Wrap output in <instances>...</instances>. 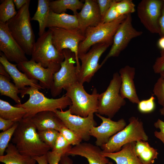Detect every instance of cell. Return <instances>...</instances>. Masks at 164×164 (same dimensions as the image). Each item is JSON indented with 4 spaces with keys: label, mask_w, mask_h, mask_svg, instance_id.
Instances as JSON below:
<instances>
[{
    "label": "cell",
    "mask_w": 164,
    "mask_h": 164,
    "mask_svg": "<svg viewBox=\"0 0 164 164\" xmlns=\"http://www.w3.org/2000/svg\"><path fill=\"white\" fill-rule=\"evenodd\" d=\"M78 22L76 15L65 13L57 14L50 11L46 28L57 27L66 29L78 28Z\"/></svg>",
    "instance_id": "obj_25"
},
{
    "label": "cell",
    "mask_w": 164,
    "mask_h": 164,
    "mask_svg": "<svg viewBox=\"0 0 164 164\" xmlns=\"http://www.w3.org/2000/svg\"><path fill=\"white\" fill-rule=\"evenodd\" d=\"M27 113L24 108L12 106L6 101L0 99V117L18 122Z\"/></svg>",
    "instance_id": "obj_28"
},
{
    "label": "cell",
    "mask_w": 164,
    "mask_h": 164,
    "mask_svg": "<svg viewBox=\"0 0 164 164\" xmlns=\"http://www.w3.org/2000/svg\"><path fill=\"white\" fill-rule=\"evenodd\" d=\"M153 92L159 104L164 107V78L160 76L155 84Z\"/></svg>",
    "instance_id": "obj_38"
},
{
    "label": "cell",
    "mask_w": 164,
    "mask_h": 164,
    "mask_svg": "<svg viewBox=\"0 0 164 164\" xmlns=\"http://www.w3.org/2000/svg\"><path fill=\"white\" fill-rule=\"evenodd\" d=\"M157 45L160 50H164V36L160 37L157 43Z\"/></svg>",
    "instance_id": "obj_48"
},
{
    "label": "cell",
    "mask_w": 164,
    "mask_h": 164,
    "mask_svg": "<svg viewBox=\"0 0 164 164\" xmlns=\"http://www.w3.org/2000/svg\"><path fill=\"white\" fill-rule=\"evenodd\" d=\"M65 95L70 99L72 104L69 109L71 114L83 117L97 113L98 108L99 94L94 89L91 94L87 93L83 84L79 81L65 89Z\"/></svg>",
    "instance_id": "obj_4"
},
{
    "label": "cell",
    "mask_w": 164,
    "mask_h": 164,
    "mask_svg": "<svg viewBox=\"0 0 164 164\" xmlns=\"http://www.w3.org/2000/svg\"><path fill=\"white\" fill-rule=\"evenodd\" d=\"M127 15L121 16L111 22L102 23L88 28L84 33L85 38L79 45L78 55L87 52L91 47L100 43L111 46L114 36Z\"/></svg>",
    "instance_id": "obj_6"
},
{
    "label": "cell",
    "mask_w": 164,
    "mask_h": 164,
    "mask_svg": "<svg viewBox=\"0 0 164 164\" xmlns=\"http://www.w3.org/2000/svg\"><path fill=\"white\" fill-rule=\"evenodd\" d=\"M0 75L11 78L10 75L7 72L4 67L0 63Z\"/></svg>",
    "instance_id": "obj_49"
},
{
    "label": "cell",
    "mask_w": 164,
    "mask_h": 164,
    "mask_svg": "<svg viewBox=\"0 0 164 164\" xmlns=\"http://www.w3.org/2000/svg\"><path fill=\"white\" fill-rule=\"evenodd\" d=\"M142 34V31L137 30L133 26L131 14L127 15L114 36L110 51L100 64L101 66L110 58L118 56L132 39Z\"/></svg>",
    "instance_id": "obj_12"
},
{
    "label": "cell",
    "mask_w": 164,
    "mask_h": 164,
    "mask_svg": "<svg viewBox=\"0 0 164 164\" xmlns=\"http://www.w3.org/2000/svg\"><path fill=\"white\" fill-rule=\"evenodd\" d=\"M64 56L63 61L60 63V70L54 73L51 94L53 97L59 95L63 89H65L78 81V72L74 53L68 49L63 50Z\"/></svg>",
    "instance_id": "obj_9"
},
{
    "label": "cell",
    "mask_w": 164,
    "mask_h": 164,
    "mask_svg": "<svg viewBox=\"0 0 164 164\" xmlns=\"http://www.w3.org/2000/svg\"><path fill=\"white\" fill-rule=\"evenodd\" d=\"M160 56L156 59L152 66L154 72L159 73L164 70V50L160 51Z\"/></svg>",
    "instance_id": "obj_40"
},
{
    "label": "cell",
    "mask_w": 164,
    "mask_h": 164,
    "mask_svg": "<svg viewBox=\"0 0 164 164\" xmlns=\"http://www.w3.org/2000/svg\"><path fill=\"white\" fill-rule=\"evenodd\" d=\"M52 42L57 50L63 52L64 49H68L73 53L76 56L78 73L80 67L78 58V50L80 43L84 39V34L78 28L66 29L57 27H50Z\"/></svg>",
    "instance_id": "obj_10"
},
{
    "label": "cell",
    "mask_w": 164,
    "mask_h": 164,
    "mask_svg": "<svg viewBox=\"0 0 164 164\" xmlns=\"http://www.w3.org/2000/svg\"><path fill=\"white\" fill-rule=\"evenodd\" d=\"M102 19L116 0H97Z\"/></svg>",
    "instance_id": "obj_39"
},
{
    "label": "cell",
    "mask_w": 164,
    "mask_h": 164,
    "mask_svg": "<svg viewBox=\"0 0 164 164\" xmlns=\"http://www.w3.org/2000/svg\"><path fill=\"white\" fill-rule=\"evenodd\" d=\"M110 46L106 43H98L92 46L87 52L78 55L81 63L77 75L79 82L83 84L91 81L102 67L99 63L100 58Z\"/></svg>",
    "instance_id": "obj_11"
},
{
    "label": "cell",
    "mask_w": 164,
    "mask_h": 164,
    "mask_svg": "<svg viewBox=\"0 0 164 164\" xmlns=\"http://www.w3.org/2000/svg\"><path fill=\"white\" fill-rule=\"evenodd\" d=\"M0 50L10 62L18 64L28 60L25 52L10 33L6 23L0 22Z\"/></svg>",
    "instance_id": "obj_16"
},
{
    "label": "cell",
    "mask_w": 164,
    "mask_h": 164,
    "mask_svg": "<svg viewBox=\"0 0 164 164\" xmlns=\"http://www.w3.org/2000/svg\"><path fill=\"white\" fill-rule=\"evenodd\" d=\"M108 164H113V163L112 162L109 161Z\"/></svg>",
    "instance_id": "obj_52"
},
{
    "label": "cell",
    "mask_w": 164,
    "mask_h": 164,
    "mask_svg": "<svg viewBox=\"0 0 164 164\" xmlns=\"http://www.w3.org/2000/svg\"><path fill=\"white\" fill-rule=\"evenodd\" d=\"M100 147L90 143L83 142L71 148L66 155H79L87 159L89 164H108L107 157L103 156Z\"/></svg>",
    "instance_id": "obj_19"
},
{
    "label": "cell",
    "mask_w": 164,
    "mask_h": 164,
    "mask_svg": "<svg viewBox=\"0 0 164 164\" xmlns=\"http://www.w3.org/2000/svg\"><path fill=\"white\" fill-rule=\"evenodd\" d=\"M136 142L127 143L122 147L120 150L113 153H104L103 156L114 160L116 164H142L135 151Z\"/></svg>",
    "instance_id": "obj_23"
},
{
    "label": "cell",
    "mask_w": 164,
    "mask_h": 164,
    "mask_svg": "<svg viewBox=\"0 0 164 164\" xmlns=\"http://www.w3.org/2000/svg\"><path fill=\"white\" fill-rule=\"evenodd\" d=\"M31 59L45 68H60L64 59L63 52L59 51L53 45L50 29L39 36L34 45Z\"/></svg>",
    "instance_id": "obj_7"
},
{
    "label": "cell",
    "mask_w": 164,
    "mask_h": 164,
    "mask_svg": "<svg viewBox=\"0 0 164 164\" xmlns=\"http://www.w3.org/2000/svg\"><path fill=\"white\" fill-rule=\"evenodd\" d=\"M159 34L160 37L164 36V0L161 10V16L159 19Z\"/></svg>",
    "instance_id": "obj_44"
},
{
    "label": "cell",
    "mask_w": 164,
    "mask_h": 164,
    "mask_svg": "<svg viewBox=\"0 0 164 164\" xmlns=\"http://www.w3.org/2000/svg\"><path fill=\"white\" fill-rule=\"evenodd\" d=\"M37 132L41 141L53 149L59 132L55 129H49L38 130Z\"/></svg>",
    "instance_id": "obj_33"
},
{
    "label": "cell",
    "mask_w": 164,
    "mask_h": 164,
    "mask_svg": "<svg viewBox=\"0 0 164 164\" xmlns=\"http://www.w3.org/2000/svg\"><path fill=\"white\" fill-rule=\"evenodd\" d=\"M135 11V5L132 0H116L102 19V23L113 21L119 17L132 14Z\"/></svg>",
    "instance_id": "obj_24"
},
{
    "label": "cell",
    "mask_w": 164,
    "mask_h": 164,
    "mask_svg": "<svg viewBox=\"0 0 164 164\" xmlns=\"http://www.w3.org/2000/svg\"><path fill=\"white\" fill-rule=\"evenodd\" d=\"M5 155L0 156V162L5 164H36L37 162L33 158L22 155L12 143L9 144Z\"/></svg>",
    "instance_id": "obj_26"
},
{
    "label": "cell",
    "mask_w": 164,
    "mask_h": 164,
    "mask_svg": "<svg viewBox=\"0 0 164 164\" xmlns=\"http://www.w3.org/2000/svg\"><path fill=\"white\" fill-rule=\"evenodd\" d=\"M30 119L38 131L53 129L59 132L65 125L56 113L51 111L39 112Z\"/></svg>",
    "instance_id": "obj_22"
},
{
    "label": "cell",
    "mask_w": 164,
    "mask_h": 164,
    "mask_svg": "<svg viewBox=\"0 0 164 164\" xmlns=\"http://www.w3.org/2000/svg\"><path fill=\"white\" fill-rule=\"evenodd\" d=\"M19 70L25 74L28 77L39 81L43 88L50 89L52 84L53 75L60 69L45 68L32 59L17 64Z\"/></svg>",
    "instance_id": "obj_15"
},
{
    "label": "cell",
    "mask_w": 164,
    "mask_h": 164,
    "mask_svg": "<svg viewBox=\"0 0 164 164\" xmlns=\"http://www.w3.org/2000/svg\"><path fill=\"white\" fill-rule=\"evenodd\" d=\"M84 3L79 0H57L50 1V10L53 12L60 14L65 13L67 9H70L77 15V11L81 10Z\"/></svg>",
    "instance_id": "obj_29"
},
{
    "label": "cell",
    "mask_w": 164,
    "mask_h": 164,
    "mask_svg": "<svg viewBox=\"0 0 164 164\" xmlns=\"http://www.w3.org/2000/svg\"><path fill=\"white\" fill-rule=\"evenodd\" d=\"M38 164H48V162L46 154L40 156H36L33 158Z\"/></svg>",
    "instance_id": "obj_46"
},
{
    "label": "cell",
    "mask_w": 164,
    "mask_h": 164,
    "mask_svg": "<svg viewBox=\"0 0 164 164\" xmlns=\"http://www.w3.org/2000/svg\"><path fill=\"white\" fill-rule=\"evenodd\" d=\"M163 0H142L137 8L138 16L144 27L150 33L159 32V19Z\"/></svg>",
    "instance_id": "obj_13"
},
{
    "label": "cell",
    "mask_w": 164,
    "mask_h": 164,
    "mask_svg": "<svg viewBox=\"0 0 164 164\" xmlns=\"http://www.w3.org/2000/svg\"><path fill=\"white\" fill-rule=\"evenodd\" d=\"M0 54V63L4 67L18 89H23L26 86L36 88L39 90L43 89L38 83V80L29 78L25 74L19 70L17 67V64L11 63L1 52Z\"/></svg>",
    "instance_id": "obj_21"
},
{
    "label": "cell",
    "mask_w": 164,
    "mask_h": 164,
    "mask_svg": "<svg viewBox=\"0 0 164 164\" xmlns=\"http://www.w3.org/2000/svg\"><path fill=\"white\" fill-rule=\"evenodd\" d=\"M55 113L66 127L76 133L82 140L88 141L90 139V131L93 127L97 125L94 114L83 117L71 114L69 109L65 111L57 110Z\"/></svg>",
    "instance_id": "obj_14"
},
{
    "label": "cell",
    "mask_w": 164,
    "mask_h": 164,
    "mask_svg": "<svg viewBox=\"0 0 164 164\" xmlns=\"http://www.w3.org/2000/svg\"><path fill=\"white\" fill-rule=\"evenodd\" d=\"M30 0H13L16 9L18 10L22 8Z\"/></svg>",
    "instance_id": "obj_45"
},
{
    "label": "cell",
    "mask_w": 164,
    "mask_h": 164,
    "mask_svg": "<svg viewBox=\"0 0 164 164\" xmlns=\"http://www.w3.org/2000/svg\"><path fill=\"white\" fill-rule=\"evenodd\" d=\"M10 78L0 75V93L1 95L9 97L18 104L21 103V99L18 95L21 90L10 81Z\"/></svg>",
    "instance_id": "obj_31"
},
{
    "label": "cell",
    "mask_w": 164,
    "mask_h": 164,
    "mask_svg": "<svg viewBox=\"0 0 164 164\" xmlns=\"http://www.w3.org/2000/svg\"><path fill=\"white\" fill-rule=\"evenodd\" d=\"M154 97L152 96L149 98L140 101L138 104V111L142 114H148L153 112L155 108Z\"/></svg>",
    "instance_id": "obj_37"
},
{
    "label": "cell",
    "mask_w": 164,
    "mask_h": 164,
    "mask_svg": "<svg viewBox=\"0 0 164 164\" xmlns=\"http://www.w3.org/2000/svg\"><path fill=\"white\" fill-rule=\"evenodd\" d=\"M18 123L16 122L11 128L0 133V156L4 155L17 126Z\"/></svg>",
    "instance_id": "obj_34"
},
{
    "label": "cell",
    "mask_w": 164,
    "mask_h": 164,
    "mask_svg": "<svg viewBox=\"0 0 164 164\" xmlns=\"http://www.w3.org/2000/svg\"><path fill=\"white\" fill-rule=\"evenodd\" d=\"M154 126L159 129V131H155V136L161 141L164 145V121L159 119L154 123Z\"/></svg>",
    "instance_id": "obj_41"
},
{
    "label": "cell",
    "mask_w": 164,
    "mask_h": 164,
    "mask_svg": "<svg viewBox=\"0 0 164 164\" xmlns=\"http://www.w3.org/2000/svg\"><path fill=\"white\" fill-rule=\"evenodd\" d=\"M20 90L22 98L26 94L29 96V99L25 103L14 106L26 110L27 113L24 118H30L37 113L44 111L55 112L58 109L62 110L72 104L70 98L64 95L58 98H50L45 96L39 89L33 87H26Z\"/></svg>",
    "instance_id": "obj_2"
},
{
    "label": "cell",
    "mask_w": 164,
    "mask_h": 164,
    "mask_svg": "<svg viewBox=\"0 0 164 164\" xmlns=\"http://www.w3.org/2000/svg\"><path fill=\"white\" fill-rule=\"evenodd\" d=\"M66 155L62 156L60 161V164H73L72 161Z\"/></svg>",
    "instance_id": "obj_47"
},
{
    "label": "cell",
    "mask_w": 164,
    "mask_h": 164,
    "mask_svg": "<svg viewBox=\"0 0 164 164\" xmlns=\"http://www.w3.org/2000/svg\"><path fill=\"white\" fill-rule=\"evenodd\" d=\"M30 2L19 10L16 15L6 23L10 33L26 54L31 56L36 42L30 22Z\"/></svg>",
    "instance_id": "obj_3"
},
{
    "label": "cell",
    "mask_w": 164,
    "mask_h": 164,
    "mask_svg": "<svg viewBox=\"0 0 164 164\" xmlns=\"http://www.w3.org/2000/svg\"><path fill=\"white\" fill-rule=\"evenodd\" d=\"M125 128L111 137L108 142L101 147L103 152L113 153L121 150L125 145L138 140L147 141L149 137L145 132L142 121L134 116L128 120Z\"/></svg>",
    "instance_id": "obj_5"
},
{
    "label": "cell",
    "mask_w": 164,
    "mask_h": 164,
    "mask_svg": "<svg viewBox=\"0 0 164 164\" xmlns=\"http://www.w3.org/2000/svg\"><path fill=\"white\" fill-rule=\"evenodd\" d=\"M59 132L70 145H76L80 143L82 140L79 135L65 125L61 128Z\"/></svg>",
    "instance_id": "obj_36"
},
{
    "label": "cell",
    "mask_w": 164,
    "mask_h": 164,
    "mask_svg": "<svg viewBox=\"0 0 164 164\" xmlns=\"http://www.w3.org/2000/svg\"><path fill=\"white\" fill-rule=\"evenodd\" d=\"M121 78L118 72L114 73L106 90L99 94L97 113L111 119L126 103L121 95Z\"/></svg>",
    "instance_id": "obj_8"
},
{
    "label": "cell",
    "mask_w": 164,
    "mask_h": 164,
    "mask_svg": "<svg viewBox=\"0 0 164 164\" xmlns=\"http://www.w3.org/2000/svg\"><path fill=\"white\" fill-rule=\"evenodd\" d=\"M37 130L29 118L18 122L12 142L21 154L33 158L46 155L51 149L41 141Z\"/></svg>",
    "instance_id": "obj_1"
},
{
    "label": "cell",
    "mask_w": 164,
    "mask_h": 164,
    "mask_svg": "<svg viewBox=\"0 0 164 164\" xmlns=\"http://www.w3.org/2000/svg\"><path fill=\"white\" fill-rule=\"evenodd\" d=\"M135 151L142 164H153L159 154L156 149L151 147L148 142L142 140L136 142Z\"/></svg>",
    "instance_id": "obj_27"
},
{
    "label": "cell",
    "mask_w": 164,
    "mask_h": 164,
    "mask_svg": "<svg viewBox=\"0 0 164 164\" xmlns=\"http://www.w3.org/2000/svg\"><path fill=\"white\" fill-rule=\"evenodd\" d=\"M121 84L120 93L124 99H127L133 104H138L140 101L134 82L135 73L134 67L126 65L119 70Z\"/></svg>",
    "instance_id": "obj_20"
},
{
    "label": "cell",
    "mask_w": 164,
    "mask_h": 164,
    "mask_svg": "<svg viewBox=\"0 0 164 164\" xmlns=\"http://www.w3.org/2000/svg\"><path fill=\"white\" fill-rule=\"evenodd\" d=\"M159 112L161 114L164 116V107L160 109Z\"/></svg>",
    "instance_id": "obj_50"
},
{
    "label": "cell",
    "mask_w": 164,
    "mask_h": 164,
    "mask_svg": "<svg viewBox=\"0 0 164 164\" xmlns=\"http://www.w3.org/2000/svg\"><path fill=\"white\" fill-rule=\"evenodd\" d=\"M13 0L2 1L0 5V22L6 23L17 14Z\"/></svg>",
    "instance_id": "obj_32"
},
{
    "label": "cell",
    "mask_w": 164,
    "mask_h": 164,
    "mask_svg": "<svg viewBox=\"0 0 164 164\" xmlns=\"http://www.w3.org/2000/svg\"><path fill=\"white\" fill-rule=\"evenodd\" d=\"M78 29L83 34L89 27L96 26L102 18L96 0H85L83 7L77 15Z\"/></svg>",
    "instance_id": "obj_18"
},
{
    "label": "cell",
    "mask_w": 164,
    "mask_h": 164,
    "mask_svg": "<svg viewBox=\"0 0 164 164\" xmlns=\"http://www.w3.org/2000/svg\"><path fill=\"white\" fill-rule=\"evenodd\" d=\"M95 114L101 120L102 122L99 126L93 127L89 134L90 136L96 138L95 145L101 147L107 143L111 137L127 125L126 123L123 118L115 121L98 113H96Z\"/></svg>",
    "instance_id": "obj_17"
},
{
    "label": "cell",
    "mask_w": 164,
    "mask_h": 164,
    "mask_svg": "<svg viewBox=\"0 0 164 164\" xmlns=\"http://www.w3.org/2000/svg\"><path fill=\"white\" fill-rule=\"evenodd\" d=\"M15 123L0 117V130L3 131L7 130L12 127Z\"/></svg>",
    "instance_id": "obj_43"
},
{
    "label": "cell",
    "mask_w": 164,
    "mask_h": 164,
    "mask_svg": "<svg viewBox=\"0 0 164 164\" xmlns=\"http://www.w3.org/2000/svg\"><path fill=\"white\" fill-rule=\"evenodd\" d=\"M49 164H59L62 155L59 154L49 151L46 154Z\"/></svg>",
    "instance_id": "obj_42"
},
{
    "label": "cell",
    "mask_w": 164,
    "mask_h": 164,
    "mask_svg": "<svg viewBox=\"0 0 164 164\" xmlns=\"http://www.w3.org/2000/svg\"><path fill=\"white\" fill-rule=\"evenodd\" d=\"M72 147L65 139L62 135L59 133L54 146L52 151L61 155L62 156L66 155Z\"/></svg>",
    "instance_id": "obj_35"
},
{
    "label": "cell",
    "mask_w": 164,
    "mask_h": 164,
    "mask_svg": "<svg viewBox=\"0 0 164 164\" xmlns=\"http://www.w3.org/2000/svg\"><path fill=\"white\" fill-rule=\"evenodd\" d=\"M159 74L160 75V76L164 78V70L161 72L159 73Z\"/></svg>",
    "instance_id": "obj_51"
},
{
    "label": "cell",
    "mask_w": 164,
    "mask_h": 164,
    "mask_svg": "<svg viewBox=\"0 0 164 164\" xmlns=\"http://www.w3.org/2000/svg\"><path fill=\"white\" fill-rule=\"evenodd\" d=\"M49 0H38L36 10L31 20L37 21L39 24V35L42 36L45 32L49 12L50 11Z\"/></svg>",
    "instance_id": "obj_30"
}]
</instances>
